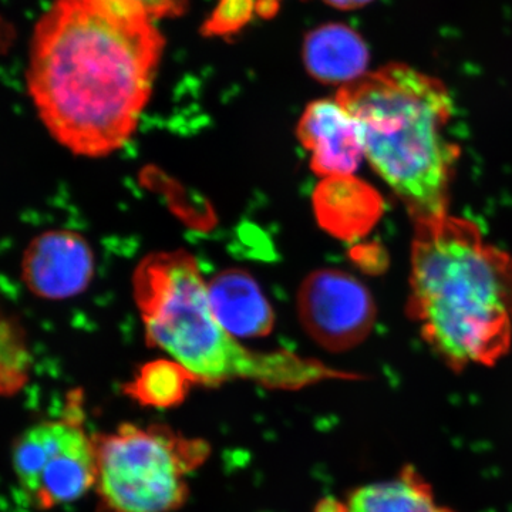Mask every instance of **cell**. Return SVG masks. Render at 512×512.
Masks as SVG:
<instances>
[{
	"instance_id": "1",
	"label": "cell",
	"mask_w": 512,
	"mask_h": 512,
	"mask_svg": "<svg viewBox=\"0 0 512 512\" xmlns=\"http://www.w3.org/2000/svg\"><path fill=\"white\" fill-rule=\"evenodd\" d=\"M163 50L138 0H56L30 52L29 92L40 119L74 154L109 156L136 131Z\"/></svg>"
},
{
	"instance_id": "2",
	"label": "cell",
	"mask_w": 512,
	"mask_h": 512,
	"mask_svg": "<svg viewBox=\"0 0 512 512\" xmlns=\"http://www.w3.org/2000/svg\"><path fill=\"white\" fill-rule=\"evenodd\" d=\"M414 225L410 318L454 372L494 365L512 342V256L464 218Z\"/></svg>"
},
{
	"instance_id": "3",
	"label": "cell",
	"mask_w": 512,
	"mask_h": 512,
	"mask_svg": "<svg viewBox=\"0 0 512 512\" xmlns=\"http://www.w3.org/2000/svg\"><path fill=\"white\" fill-rule=\"evenodd\" d=\"M336 99L355 117L367 161L414 224L447 215L460 148L444 133L454 113L444 83L393 63L342 86Z\"/></svg>"
},
{
	"instance_id": "4",
	"label": "cell",
	"mask_w": 512,
	"mask_h": 512,
	"mask_svg": "<svg viewBox=\"0 0 512 512\" xmlns=\"http://www.w3.org/2000/svg\"><path fill=\"white\" fill-rule=\"evenodd\" d=\"M134 298L150 345L164 350L198 383L251 380L271 389H299L350 377L289 352L247 349L218 322L194 256L154 252L138 264Z\"/></svg>"
},
{
	"instance_id": "5",
	"label": "cell",
	"mask_w": 512,
	"mask_h": 512,
	"mask_svg": "<svg viewBox=\"0 0 512 512\" xmlns=\"http://www.w3.org/2000/svg\"><path fill=\"white\" fill-rule=\"evenodd\" d=\"M100 512H177L190 495L187 476L210 456V446L170 427L121 424L96 434Z\"/></svg>"
},
{
	"instance_id": "6",
	"label": "cell",
	"mask_w": 512,
	"mask_h": 512,
	"mask_svg": "<svg viewBox=\"0 0 512 512\" xmlns=\"http://www.w3.org/2000/svg\"><path fill=\"white\" fill-rule=\"evenodd\" d=\"M12 467L36 510L74 503L96 484L94 436L72 416L39 421L13 443Z\"/></svg>"
},
{
	"instance_id": "7",
	"label": "cell",
	"mask_w": 512,
	"mask_h": 512,
	"mask_svg": "<svg viewBox=\"0 0 512 512\" xmlns=\"http://www.w3.org/2000/svg\"><path fill=\"white\" fill-rule=\"evenodd\" d=\"M296 303L303 329L329 352L356 348L375 326L372 293L356 276L339 269H319L306 276Z\"/></svg>"
},
{
	"instance_id": "8",
	"label": "cell",
	"mask_w": 512,
	"mask_h": 512,
	"mask_svg": "<svg viewBox=\"0 0 512 512\" xmlns=\"http://www.w3.org/2000/svg\"><path fill=\"white\" fill-rule=\"evenodd\" d=\"M94 256L86 239L66 229H52L33 239L23 256V279L46 299H66L92 282Z\"/></svg>"
},
{
	"instance_id": "9",
	"label": "cell",
	"mask_w": 512,
	"mask_h": 512,
	"mask_svg": "<svg viewBox=\"0 0 512 512\" xmlns=\"http://www.w3.org/2000/svg\"><path fill=\"white\" fill-rule=\"evenodd\" d=\"M296 134L302 146L311 151V168L319 177L353 175L365 158L359 124L336 97L309 104Z\"/></svg>"
},
{
	"instance_id": "10",
	"label": "cell",
	"mask_w": 512,
	"mask_h": 512,
	"mask_svg": "<svg viewBox=\"0 0 512 512\" xmlns=\"http://www.w3.org/2000/svg\"><path fill=\"white\" fill-rule=\"evenodd\" d=\"M320 228L332 237L353 241L366 235L383 212V201L370 185L353 175L323 178L313 192Z\"/></svg>"
},
{
	"instance_id": "11",
	"label": "cell",
	"mask_w": 512,
	"mask_h": 512,
	"mask_svg": "<svg viewBox=\"0 0 512 512\" xmlns=\"http://www.w3.org/2000/svg\"><path fill=\"white\" fill-rule=\"evenodd\" d=\"M207 289L212 312L235 338H264L274 329V309L248 272L228 269L214 276Z\"/></svg>"
},
{
	"instance_id": "12",
	"label": "cell",
	"mask_w": 512,
	"mask_h": 512,
	"mask_svg": "<svg viewBox=\"0 0 512 512\" xmlns=\"http://www.w3.org/2000/svg\"><path fill=\"white\" fill-rule=\"evenodd\" d=\"M303 60L308 72L319 82L346 86L365 76L369 52L355 30L330 23L306 37Z\"/></svg>"
},
{
	"instance_id": "13",
	"label": "cell",
	"mask_w": 512,
	"mask_h": 512,
	"mask_svg": "<svg viewBox=\"0 0 512 512\" xmlns=\"http://www.w3.org/2000/svg\"><path fill=\"white\" fill-rule=\"evenodd\" d=\"M316 512H453L437 504L431 487L413 467L399 477L363 485L349 495L346 504L322 501Z\"/></svg>"
},
{
	"instance_id": "14",
	"label": "cell",
	"mask_w": 512,
	"mask_h": 512,
	"mask_svg": "<svg viewBox=\"0 0 512 512\" xmlns=\"http://www.w3.org/2000/svg\"><path fill=\"white\" fill-rule=\"evenodd\" d=\"M197 379L173 359L148 362L138 370L133 382L126 384L128 397L144 407L174 409L183 404Z\"/></svg>"
},
{
	"instance_id": "15",
	"label": "cell",
	"mask_w": 512,
	"mask_h": 512,
	"mask_svg": "<svg viewBox=\"0 0 512 512\" xmlns=\"http://www.w3.org/2000/svg\"><path fill=\"white\" fill-rule=\"evenodd\" d=\"M30 365L32 357L22 332L10 320L0 318V396H13L23 389Z\"/></svg>"
},
{
	"instance_id": "16",
	"label": "cell",
	"mask_w": 512,
	"mask_h": 512,
	"mask_svg": "<svg viewBox=\"0 0 512 512\" xmlns=\"http://www.w3.org/2000/svg\"><path fill=\"white\" fill-rule=\"evenodd\" d=\"M256 12V0H220L207 23V33L227 35L237 32Z\"/></svg>"
},
{
	"instance_id": "17",
	"label": "cell",
	"mask_w": 512,
	"mask_h": 512,
	"mask_svg": "<svg viewBox=\"0 0 512 512\" xmlns=\"http://www.w3.org/2000/svg\"><path fill=\"white\" fill-rule=\"evenodd\" d=\"M151 18H174L187 9L190 0H138Z\"/></svg>"
},
{
	"instance_id": "18",
	"label": "cell",
	"mask_w": 512,
	"mask_h": 512,
	"mask_svg": "<svg viewBox=\"0 0 512 512\" xmlns=\"http://www.w3.org/2000/svg\"><path fill=\"white\" fill-rule=\"evenodd\" d=\"M282 0H256V13L262 18H272L281 6Z\"/></svg>"
},
{
	"instance_id": "19",
	"label": "cell",
	"mask_w": 512,
	"mask_h": 512,
	"mask_svg": "<svg viewBox=\"0 0 512 512\" xmlns=\"http://www.w3.org/2000/svg\"><path fill=\"white\" fill-rule=\"evenodd\" d=\"M325 2L335 6V8L348 10L362 8V6L367 5L372 0H325Z\"/></svg>"
}]
</instances>
